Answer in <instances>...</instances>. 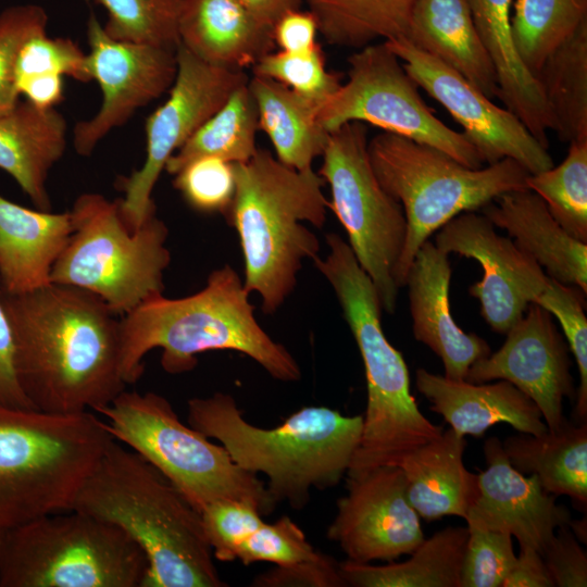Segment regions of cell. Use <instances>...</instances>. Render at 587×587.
Returning a JSON list of instances; mask_svg holds the SVG:
<instances>
[{
    "instance_id": "cell-54",
    "label": "cell",
    "mask_w": 587,
    "mask_h": 587,
    "mask_svg": "<svg viewBox=\"0 0 587 587\" xmlns=\"http://www.w3.org/2000/svg\"><path fill=\"white\" fill-rule=\"evenodd\" d=\"M577 540L586 542V519L584 521H572L569 524Z\"/></svg>"
},
{
    "instance_id": "cell-7",
    "label": "cell",
    "mask_w": 587,
    "mask_h": 587,
    "mask_svg": "<svg viewBox=\"0 0 587 587\" xmlns=\"http://www.w3.org/2000/svg\"><path fill=\"white\" fill-rule=\"evenodd\" d=\"M113 440L107 422L91 411L57 414L0 404V536L71 510Z\"/></svg>"
},
{
    "instance_id": "cell-10",
    "label": "cell",
    "mask_w": 587,
    "mask_h": 587,
    "mask_svg": "<svg viewBox=\"0 0 587 587\" xmlns=\"http://www.w3.org/2000/svg\"><path fill=\"white\" fill-rule=\"evenodd\" d=\"M70 214L73 230L52 268L51 283L90 291L120 316L164 292L172 258L168 228L155 213L132 230L118 200L85 192Z\"/></svg>"
},
{
    "instance_id": "cell-11",
    "label": "cell",
    "mask_w": 587,
    "mask_h": 587,
    "mask_svg": "<svg viewBox=\"0 0 587 587\" xmlns=\"http://www.w3.org/2000/svg\"><path fill=\"white\" fill-rule=\"evenodd\" d=\"M147 571L125 532L76 510L0 536V587H143Z\"/></svg>"
},
{
    "instance_id": "cell-44",
    "label": "cell",
    "mask_w": 587,
    "mask_h": 587,
    "mask_svg": "<svg viewBox=\"0 0 587 587\" xmlns=\"http://www.w3.org/2000/svg\"><path fill=\"white\" fill-rule=\"evenodd\" d=\"M324 554L308 541L303 530L289 517L282 516L274 523L263 522L239 546L236 560L243 565L271 562L289 566L320 560Z\"/></svg>"
},
{
    "instance_id": "cell-41",
    "label": "cell",
    "mask_w": 587,
    "mask_h": 587,
    "mask_svg": "<svg viewBox=\"0 0 587 587\" xmlns=\"http://www.w3.org/2000/svg\"><path fill=\"white\" fill-rule=\"evenodd\" d=\"M469 529L460 573V587H502L516 555L508 532L465 520Z\"/></svg>"
},
{
    "instance_id": "cell-24",
    "label": "cell",
    "mask_w": 587,
    "mask_h": 587,
    "mask_svg": "<svg viewBox=\"0 0 587 587\" xmlns=\"http://www.w3.org/2000/svg\"><path fill=\"white\" fill-rule=\"evenodd\" d=\"M72 230L70 211L28 209L0 195V289L24 294L51 284Z\"/></svg>"
},
{
    "instance_id": "cell-1",
    "label": "cell",
    "mask_w": 587,
    "mask_h": 587,
    "mask_svg": "<svg viewBox=\"0 0 587 587\" xmlns=\"http://www.w3.org/2000/svg\"><path fill=\"white\" fill-rule=\"evenodd\" d=\"M20 386L34 409L98 412L124 389L120 320L97 295L51 283L24 294L0 289Z\"/></svg>"
},
{
    "instance_id": "cell-25",
    "label": "cell",
    "mask_w": 587,
    "mask_h": 587,
    "mask_svg": "<svg viewBox=\"0 0 587 587\" xmlns=\"http://www.w3.org/2000/svg\"><path fill=\"white\" fill-rule=\"evenodd\" d=\"M179 45L200 60L241 71L273 47L272 29L238 0H180Z\"/></svg>"
},
{
    "instance_id": "cell-14",
    "label": "cell",
    "mask_w": 587,
    "mask_h": 587,
    "mask_svg": "<svg viewBox=\"0 0 587 587\" xmlns=\"http://www.w3.org/2000/svg\"><path fill=\"white\" fill-rule=\"evenodd\" d=\"M176 75L168 98L146 121V158L140 168L120 178L122 216L132 230L155 213L154 186L168 159L209 120L240 85L242 71L207 63L184 46L175 50Z\"/></svg>"
},
{
    "instance_id": "cell-28",
    "label": "cell",
    "mask_w": 587,
    "mask_h": 587,
    "mask_svg": "<svg viewBox=\"0 0 587 587\" xmlns=\"http://www.w3.org/2000/svg\"><path fill=\"white\" fill-rule=\"evenodd\" d=\"M405 38L489 99L498 96L496 70L476 30L469 0H416Z\"/></svg>"
},
{
    "instance_id": "cell-34",
    "label": "cell",
    "mask_w": 587,
    "mask_h": 587,
    "mask_svg": "<svg viewBox=\"0 0 587 587\" xmlns=\"http://www.w3.org/2000/svg\"><path fill=\"white\" fill-rule=\"evenodd\" d=\"M535 77L560 139L587 138V22L548 55Z\"/></svg>"
},
{
    "instance_id": "cell-9",
    "label": "cell",
    "mask_w": 587,
    "mask_h": 587,
    "mask_svg": "<svg viewBox=\"0 0 587 587\" xmlns=\"http://www.w3.org/2000/svg\"><path fill=\"white\" fill-rule=\"evenodd\" d=\"M97 413L108 420L116 441L161 473L197 511L224 499L250 503L262 515L276 507L257 474L239 467L221 444L184 424L165 397L124 389Z\"/></svg>"
},
{
    "instance_id": "cell-4",
    "label": "cell",
    "mask_w": 587,
    "mask_h": 587,
    "mask_svg": "<svg viewBox=\"0 0 587 587\" xmlns=\"http://www.w3.org/2000/svg\"><path fill=\"white\" fill-rule=\"evenodd\" d=\"M188 425L217 440L241 469L264 474L277 504L302 509L311 490L336 486L359 446L363 415L347 416L327 407H303L274 428L246 421L229 394L187 401Z\"/></svg>"
},
{
    "instance_id": "cell-51",
    "label": "cell",
    "mask_w": 587,
    "mask_h": 587,
    "mask_svg": "<svg viewBox=\"0 0 587 587\" xmlns=\"http://www.w3.org/2000/svg\"><path fill=\"white\" fill-rule=\"evenodd\" d=\"M502 587H554L541 554L521 547L520 554L507 575Z\"/></svg>"
},
{
    "instance_id": "cell-49",
    "label": "cell",
    "mask_w": 587,
    "mask_h": 587,
    "mask_svg": "<svg viewBox=\"0 0 587 587\" xmlns=\"http://www.w3.org/2000/svg\"><path fill=\"white\" fill-rule=\"evenodd\" d=\"M317 23L311 12L301 9L283 14L272 27L273 42L279 50L302 53L313 50L319 43Z\"/></svg>"
},
{
    "instance_id": "cell-31",
    "label": "cell",
    "mask_w": 587,
    "mask_h": 587,
    "mask_svg": "<svg viewBox=\"0 0 587 587\" xmlns=\"http://www.w3.org/2000/svg\"><path fill=\"white\" fill-rule=\"evenodd\" d=\"M248 88L259 129L270 138L277 160L297 170L311 168L329 136L319 120L321 104L263 76L252 75Z\"/></svg>"
},
{
    "instance_id": "cell-39",
    "label": "cell",
    "mask_w": 587,
    "mask_h": 587,
    "mask_svg": "<svg viewBox=\"0 0 587 587\" xmlns=\"http://www.w3.org/2000/svg\"><path fill=\"white\" fill-rule=\"evenodd\" d=\"M583 296L585 294L578 287L551 278L536 302L559 321L570 351L575 357L579 373L574 407L577 423L587 421V319Z\"/></svg>"
},
{
    "instance_id": "cell-6",
    "label": "cell",
    "mask_w": 587,
    "mask_h": 587,
    "mask_svg": "<svg viewBox=\"0 0 587 587\" xmlns=\"http://www.w3.org/2000/svg\"><path fill=\"white\" fill-rule=\"evenodd\" d=\"M328 252L313 262L329 283L359 348L367 402L359 446L347 475L397 465L415 448L437 438L444 427L432 423L411 394L405 361L386 338L383 308L370 276L338 234L325 236Z\"/></svg>"
},
{
    "instance_id": "cell-30",
    "label": "cell",
    "mask_w": 587,
    "mask_h": 587,
    "mask_svg": "<svg viewBox=\"0 0 587 587\" xmlns=\"http://www.w3.org/2000/svg\"><path fill=\"white\" fill-rule=\"evenodd\" d=\"M511 465L537 476L542 488L567 496L580 511L587 507V423L566 420L540 435L520 433L502 442Z\"/></svg>"
},
{
    "instance_id": "cell-20",
    "label": "cell",
    "mask_w": 587,
    "mask_h": 587,
    "mask_svg": "<svg viewBox=\"0 0 587 587\" xmlns=\"http://www.w3.org/2000/svg\"><path fill=\"white\" fill-rule=\"evenodd\" d=\"M486 467L477 474V495L464 520L508 532L521 547L540 554L557 528L569 525L571 513L547 492L536 475L515 470L497 437L484 444Z\"/></svg>"
},
{
    "instance_id": "cell-29",
    "label": "cell",
    "mask_w": 587,
    "mask_h": 587,
    "mask_svg": "<svg viewBox=\"0 0 587 587\" xmlns=\"http://www.w3.org/2000/svg\"><path fill=\"white\" fill-rule=\"evenodd\" d=\"M478 36L495 66L498 96L541 146L548 148V132L555 130L553 115L539 83L526 68L514 47L511 0H469Z\"/></svg>"
},
{
    "instance_id": "cell-27",
    "label": "cell",
    "mask_w": 587,
    "mask_h": 587,
    "mask_svg": "<svg viewBox=\"0 0 587 587\" xmlns=\"http://www.w3.org/2000/svg\"><path fill=\"white\" fill-rule=\"evenodd\" d=\"M464 436L451 427L404 454L397 466L404 474L409 502L432 522L454 515L465 519L477 495V474L463 462Z\"/></svg>"
},
{
    "instance_id": "cell-2",
    "label": "cell",
    "mask_w": 587,
    "mask_h": 587,
    "mask_svg": "<svg viewBox=\"0 0 587 587\" xmlns=\"http://www.w3.org/2000/svg\"><path fill=\"white\" fill-rule=\"evenodd\" d=\"M250 292L228 264L213 270L205 286L187 297L154 296L120 320V372L126 385L145 373L143 359L161 349L168 374L192 371L198 355L212 350L242 353L273 378L296 382L301 370L287 348L261 327Z\"/></svg>"
},
{
    "instance_id": "cell-40",
    "label": "cell",
    "mask_w": 587,
    "mask_h": 587,
    "mask_svg": "<svg viewBox=\"0 0 587 587\" xmlns=\"http://www.w3.org/2000/svg\"><path fill=\"white\" fill-rule=\"evenodd\" d=\"M253 75L267 77L321 105L341 85L325 67L320 45L302 53L267 52L252 66Z\"/></svg>"
},
{
    "instance_id": "cell-36",
    "label": "cell",
    "mask_w": 587,
    "mask_h": 587,
    "mask_svg": "<svg viewBox=\"0 0 587 587\" xmlns=\"http://www.w3.org/2000/svg\"><path fill=\"white\" fill-rule=\"evenodd\" d=\"M587 22V0H517L511 17L516 52L534 75Z\"/></svg>"
},
{
    "instance_id": "cell-13",
    "label": "cell",
    "mask_w": 587,
    "mask_h": 587,
    "mask_svg": "<svg viewBox=\"0 0 587 587\" xmlns=\"http://www.w3.org/2000/svg\"><path fill=\"white\" fill-rule=\"evenodd\" d=\"M348 64L347 83L319 110L328 133L349 122H362L439 149L467 167H482L484 162L472 142L435 116L385 42L357 50Z\"/></svg>"
},
{
    "instance_id": "cell-33",
    "label": "cell",
    "mask_w": 587,
    "mask_h": 587,
    "mask_svg": "<svg viewBox=\"0 0 587 587\" xmlns=\"http://www.w3.org/2000/svg\"><path fill=\"white\" fill-rule=\"evenodd\" d=\"M416 0H302L333 46L357 50L407 37Z\"/></svg>"
},
{
    "instance_id": "cell-43",
    "label": "cell",
    "mask_w": 587,
    "mask_h": 587,
    "mask_svg": "<svg viewBox=\"0 0 587 587\" xmlns=\"http://www.w3.org/2000/svg\"><path fill=\"white\" fill-rule=\"evenodd\" d=\"M48 15L38 4H16L0 12V116L20 101L15 70L20 51L32 37L46 33Z\"/></svg>"
},
{
    "instance_id": "cell-12",
    "label": "cell",
    "mask_w": 587,
    "mask_h": 587,
    "mask_svg": "<svg viewBox=\"0 0 587 587\" xmlns=\"http://www.w3.org/2000/svg\"><path fill=\"white\" fill-rule=\"evenodd\" d=\"M367 127L349 122L329 133L317 173L329 186L328 209L348 236L358 263L373 282L383 308L394 313L396 268L407 221L402 207L380 186L370 162Z\"/></svg>"
},
{
    "instance_id": "cell-21",
    "label": "cell",
    "mask_w": 587,
    "mask_h": 587,
    "mask_svg": "<svg viewBox=\"0 0 587 587\" xmlns=\"http://www.w3.org/2000/svg\"><path fill=\"white\" fill-rule=\"evenodd\" d=\"M451 272L448 253L426 240L410 265L404 286L415 339L441 360L445 377L464 380L470 366L491 349L485 339L463 332L454 322L449 302Z\"/></svg>"
},
{
    "instance_id": "cell-52",
    "label": "cell",
    "mask_w": 587,
    "mask_h": 587,
    "mask_svg": "<svg viewBox=\"0 0 587 587\" xmlns=\"http://www.w3.org/2000/svg\"><path fill=\"white\" fill-rule=\"evenodd\" d=\"M16 88L28 102L40 108H55L63 99L62 76L57 74H38L16 80Z\"/></svg>"
},
{
    "instance_id": "cell-32",
    "label": "cell",
    "mask_w": 587,
    "mask_h": 587,
    "mask_svg": "<svg viewBox=\"0 0 587 587\" xmlns=\"http://www.w3.org/2000/svg\"><path fill=\"white\" fill-rule=\"evenodd\" d=\"M469 537L467 527L448 526L420 544L403 562L385 565L338 563L347 586L460 587V573Z\"/></svg>"
},
{
    "instance_id": "cell-18",
    "label": "cell",
    "mask_w": 587,
    "mask_h": 587,
    "mask_svg": "<svg viewBox=\"0 0 587 587\" xmlns=\"http://www.w3.org/2000/svg\"><path fill=\"white\" fill-rule=\"evenodd\" d=\"M436 247L476 260L483 278L469 288L480 303V314L494 332L505 334L536 303L551 280L545 270L511 238L496 233L482 213L463 212L437 233Z\"/></svg>"
},
{
    "instance_id": "cell-3",
    "label": "cell",
    "mask_w": 587,
    "mask_h": 587,
    "mask_svg": "<svg viewBox=\"0 0 587 587\" xmlns=\"http://www.w3.org/2000/svg\"><path fill=\"white\" fill-rule=\"evenodd\" d=\"M71 510L111 523L142 550L143 587H226L201 513L153 466L113 440Z\"/></svg>"
},
{
    "instance_id": "cell-8",
    "label": "cell",
    "mask_w": 587,
    "mask_h": 587,
    "mask_svg": "<svg viewBox=\"0 0 587 587\" xmlns=\"http://www.w3.org/2000/svg\"><path fill=\"white\" fill-rule=\"evenodd\" d=\"M367 151L380 186L400 203L407 221L395 275L399 288L404 287L416 252L433 233L502 193L528 189L529 172L510 158L471 168L439 149L388 132L374 136Z\"/></svg>"
},
{
    "instance_id": "cell-47",
    "label": "cell",
    "mask_w": 587,
    "mask_h": 587,
    "mask_svg": "<svg viewBox=\"0 0 587 587\" xmlns=\"http://www.w3.org/2000/svg\"><path fill=\"white\" fill-rule=\"evenodd\" d=\"M541 557L554 586H587V555L569 525L557 528Z\"/></svg>"
},
{
    "instance_id": "cell-16",
    "label": "cell",
    "mask_w": 587,
    "mask_h": 587,
    "mask_svg": "<svg viewBox=\"0 0 587 587\" xmlns=\"http://www.w3.org/2000/svg\"><path fill=\"white\" fill-rule=\"evenodd\" d=\"M87 38V67L101 89L102 102L91 118L74 127L73 145L82 157L90 155L110 132L168 90L177 68L176 49L113 39L93 14Z\"/></svg>"
},
{
    "instance_id": "cell-15",
    "label": "cell",
    "mask_w": 587,
    "mask_h": 587,
    "mask_svg": "<svg viewBox=\"0 0 587 587\" xmlns=\"http://www.w3.org/2000/svg\"><path fill=\"white\" fill-rule=\"evenodd\" d=\"M401 60L416 85L438 101L463 127V134L483 162L510 158L529 174L553 166L547 148L529 133L520 118L496 105L477 87L433 55L414 47L407 38L383 41Z\"/></svg>"
},
{
    "instance_id": "cell-42",
    "label": "cell",
    "mask_w": 587,
    "mask_h": 587,
    "mask_svg": "<svg viewBox=\"0 0 587 587\" xmlns=\"http://www.w3.org/2000/svg\"><path fill=\"white\" fill-rule=\"evenodd\" d=\"M173 184L195 211L225 215L236 190L235 164L215 157L197 158L175 174Z\"/></svg>"
},
{
    "instance_id": "cell-46",
    "label": "cell",
    "mask_w": 587,
    "mask_h": 587,
    "mask_svg": "<svg viewBox=\"0 0 587 587\" xmlns=\"http://www.w3.org/2000/svg\"><path fill=\"white\" fill-rule=\"evenodd\" d=\"M200 513L213 557L223 562L236 560L241 542L264 522L255 507L232 499L214 501Z\"/></svg>"
},
{
    "instance_id": "cell-38",
    "label": "cell",
    "mask_w": 587,
    "mask_h": 587,
    "mask_svg": "<svg viewBox=\"0 0 587 587\" xmlns=\"http://www.w3.org/2000/svg\"><path fill=\"white\" fill-rule=\"evenodd\" d=\"M107 11L104 32L113 39L176 49L180 0H98Z\"/></svg>"
},
{
    "instance_id": "cell-35",
    "label": "cell",
    "mask_w": 587,
    "mask_h": 587,
    "mask_svg": "<svg viewBox=\"0 0 587 587\" xmlns=\"http://www.w3.org/2000/svg\"><path fill=\"white\" fill-rule=\"evenodd\" d=\"M258 130V112L247 82L168 159L165 171L175 175L186 163L201 157L230 163L248 161L259 150Z\"/></svg>"
},
{
    "instance_id": "cell-53",
    "label": "cell",
    "mask_w": 587,
    "mask_h": 587,
    "mask_svg": "<svg viewBox=\"0 0 587 587\" xmlns=\"http://www.w3.org/2000/svg\"><path fill=\"white\" fill-rule=\"evenodd\" d=\"M260 23L271 28L286 12L301 9L302 0H238Z\"/></svg>"
},
{
    "instance_id": "cell-19",
    "label": "cell",
    "mask_w": 587,
    "mask_h": 587,
    "mask_svg": "<svg viewBox=\"0 0 587 587\" xmlns=\"http://www.w3.org/2000/svg\"><path fill=\"white\" fill-rule=\"evenodd\" d=\"M505 336L499 350L470 366L464 380H507L536 403L548 429L560 428L567 420L563 400L574 395V384L570 348L553 316L539 304L529 303Z\"/></svg>"
},
{
    "instance_id": "cell-22",
    "label": "cell",
    "mask_w": 587,
    "mask_h": 587,
    "mask_svg": "<svg viewBox=\"0 0 587 587\" xmlns=\"http://www.w3.org/2000/svg\"><path fill=\"white\" fill-rule=\"evenodd\" d=\"M415 385L429 401V409L461 436L480 438L498 423L530 435L548 430L536 403L507 380L474 384L417 369Z\"/></svg>"
},
{
    "instance_id": "cell-45",
    "label": "cell",
    "mask_w": 587,
    "mask_h": 587,
    "mask_svg": "<svg viewBox=\"0 0 587 587\" xmlns=\"http://www.w3.org/2000/svg\"><path fill=\"white\" fill-rule=\"evenodd\" d=\"M38 74L68 76L82 83L91 80L87 67V53L73 40L52 38L47 32L28 39L22 47L16 62V80Z\"/></svg>"
},
{
    "instance_id": "cell-17",
    "label": "cell",
    "mask_w": 587,
    "mask_h": 587,
    "mask_svg": "<svg viewBox=\"0 0 587 587\" xmlns=\"http://www.w3.org/2000/svg\"><path fill=\"white\" fill-rule=\"evenodd\" d=\"M346 489L326 536L339 545L349 561H395L411 554L424 540L399 466L382 465L347 475Z\"/></svg>"
},
{
    "instance_id": "cell-26",
    "label": "cell",
    "mask_w": 587,
    "mask_h": 587,
    "mask_svg": "<svg viewBox=\"0 0 587 587\" xmlns=\"http://www.w3.org/2000/svg\"><path fill=\"white\" fill-rule=\"evenodd\" d=\"M67 146V122L55 108L27 100L0 116V168L8 173L38 210L51 211L47 180Z\"/></svg>"
},
{
    "instance_id": "cell-50",
    "label": "cell",
    "mask_w": 587,
    "mask_h": 587,
    "mask_svg": "<svg viewBox=\"0 0 587 587\" xmlns=\"http://www.w3.org/2000/svg\"><path fill=\"white\" fill-rule=\"evenodd\" d=\"M0 404L34 409L23 392L14 365V345L11 326L0 301Z\"/></svg>"
},
{
    "instance_id": "cell-48",
    "label": "cell",
    "mask_w": 587,
    "mask_h": 587,
    "mask_svg": "<svg viewBox=\"0 0 587 587\" xmlns=\"http://www.w3.org/2000/svg\"><path fill=\"white\" fill-rule=\"evenodd\" d=\"M258 587H345L338 562L324 554L320 560L289 566H276L259 574L252 582Z\"/></svg>"
},
{
    "instance_id": "cell-37",
    "label": "cell",
    "mask_w": 587,
    "mask_h": 587,
    "mask_svg": "<svg viewBox=\"0 0 587 587\" xmlns=\"http://www.w3.org/2000/svg\"><path fill=\"white\" fill-rule=\"evenodd\" d=\"M527 188L569 235L587 243V138L571 141L558 166L529 174Z\"/></svg>"
},
{
    "instance_id": "cell-5",
    "label": "cell",
    "mask_w": 587,
    "mask_h": 587,
    "mask_svg": "<svg viewBox=\"0 0 587 587\" xmlns=\"http://www.w3.org/2000/svg\"><path fill=\"white\" fill-rule=\"evenodd\" d=\"M234 164L236 190L224 216L239 238L243 285L272 314L296 288L303 261L319 257L320 240L305 224L325 223V180L312 167H290L263 149Z\"/></svg>"
},
{
    "instance_id": "cell-23",
    "label": "cell",
    "mask_w": 587,
    "mask_h": 587,
    "mask_svg": "<svg viewBox=\"0 0 587 587\" xmlns=\"http://www.w3.org/2000/svg\"><path fill=\"white\" fill-rule=\"evenodd\" d=\"M482 212L549 277L587 294V243L569 235L538 195L529 189L509 191L482 208Z\"/></svg>"
}]
</instances>
